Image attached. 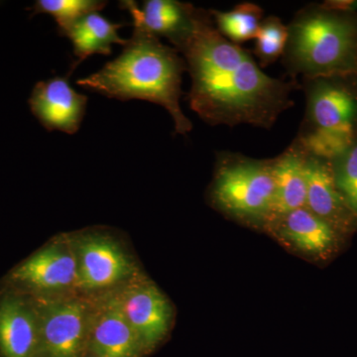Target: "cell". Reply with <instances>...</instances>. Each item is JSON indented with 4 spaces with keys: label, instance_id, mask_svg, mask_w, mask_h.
I'll return each instance as SVG.
<instances>
[{
    "label": "cell",
    "instance_id": "obj_1",
    "mask_svg": "<svg viewBox=\"0 0 357 357\" xmlns=\"http://www.w3.org/2000/svg\"><path fill=\"white\" fill-rule=\"evenodd\" d=\"M192 79L191 109L210 126L270 129L295 102L294 79L265 74L241 45L223 37L211 10L201 8L192 36L178 51Z\"/></svg>",
    "mask_w": 357,
    "mask_h": 357
},
{
    "label": "cell",
    "instance_id": "obj_2",
    "mask_svg": "<svg viewBox=\"0 0 357 357\" xmlns=\"http://www.w3.org/2000/svg\"><path fill=\"white\" fill-rule=\"evenodd\" d=\"M185 59L139 28L122 53L91 76L77 79L81 88L119 100H141L161 105L172 116L175 132L185 135L192 124L181 109Z\"/></svg>",
    "mask_w": 357,
    "mask_h": 357
},
{
    "label": "cell",
    "instance_id": "obj_3",
    "mask_svg": "<svg viewBox=\"0 0 357 357\" xmlns=\"http://www.w3.org/2000/svg\"><path fill=\"white\" fill-rule=\"evenodd\" d=\"M287 29L281 59L291 79L357 73V11L307 4L296 13Z\"/></svg>",
    "mask_w": 357,
    "mask_h": 357
},
{
    "label": "cell",
    "instance_id": "obj_4",
    "mask_svg": "<svg viewBox=\"0 0 357 357\" xmlns=\"http://www.w3.org/2000/svg\"><path fill=\"white\" fill-rule=\"evenodd\" d=\"M306 112L295 138L307 154L333 161L357 136V73L303 79Z\"/></svg>",
    "mask_w": 357,
    "mask_h": 357
},
{
    "label": "cell",
    "instance_id": "obj_5",
    "mask_svg": "<svg viewBox=\"0 0 357 357\" xmlns=\"http://www.w3.org/2000/svg\"><path fill=\"white\" fill-rule=\"evenodd\" d=\"M210 199L213 206L230 217L267 227L274 199L271 159L218 152Z\"/></svg>",
    "mask_w": 357,
    "mask_h": 357
},
{
    "label": "cell",
    "instance_id": "obj_6",
    "mask_svg": "<svg viewBox=\"0 0 357 357\" xmlns=\"http://www.w3.org/2000/svg\"><path fill=\"white\" fill-rule=\"evenodd\" d=\"M39 340L35 357H86L91 307L79 298L37 299Z\"/></svg>",
    "mask_w": 357,
    "mask_h": 357
},
{
    "label": "cell",
    "instance_id": "obj_7",
    "mask_svg": "<svg viewBox=\"0 0 357 357\" xmlns=\"http://www.w3.org/2000/svg\"><path fill=\"white\" fill-rule=\"evenodd\" d=\"M76 253L79 288L102 290L136 276L132 259L112 237L84 234L72 239Z\"/></svg>",
    "mask_w": 357,
    "mask_h": 357
},
{
    "label": "cell",
    "instance_id": "obj_8",
    "mask_svg": "<svg viewBox=\"0 0 357 357\" xmlns=\"http://www.w3.org/2000/svg\"><path fill=\"white\" fill-rule=\"evenodd\" d=\"M14 283L40 293L79 288L76 253L72 239L63 237L41 249L11 272Z\"/></svg>",
    "mask_w": 357,
    "mask_h": 357
},
{
    "label": "cell",
    "instance_id": "obj_9",
    "mask_svg": "<svg viewBox=\"0 0 357 357\" xmlns=\"http://www.w3.org/2000/svg\"><path fill=\"white\" fill-rule=\"evenodd\" d=\"M116 295L124 316L147 356L165 340L170 331L173 319L170 302L156 286L148 282L129 285Z\"/></svg>",
    "mask_w": 357,
    "mask_h": 357
},
{
    "label": "cell",
    "instance_id": "obj_10",
    "mask_svg": "<svg viewBox=\"0 0 357 357\" xmlns=\"http://www.w3.org/2000/svg\"><path fill=\"white\" fill-rule=\"evenodd\" d=\"M69 76L54 77L35 84L30 96L32 114L48 131L75 134L81 128L88 96L77 93Z\"/></svg>",
    "mask_w": 357,
    "mask_h": 357
},
{
    "label": "cell",
    "instance_id": "obj_11",
    "mask_svg": "<svg viewBox=\"0 0 357 357\" xmlns=\"http://www.w3.org/2000/svg\"><path fill=\"white\" fill-rule=\"evenodd\" d=\"M89 354L100 357L146 356L137 335L124 316L116 294L91 307Z\"/></svg>",
    "mask_w": 357,
    "mask_h": 357
},
{
    "label": "cell",
    "instance_id": "obj_12",
    "mask_svg": "<svg viewBox=\"0 0 357 357\" xmlns=\"http://www.w3.org/2000/svg\"><path fill=\"white\" fill-rule=\"evenodd\" d=\"M121 8L132 16L133 27L155 37H165L178 52L192 36L201 8L178 0H146L140 8L137 2L121 1Z\"/></svg>",
    "mask_w": 357,
    "mask_h": 357
},
{
    "label": "cell",
    "instance_id": "obj_13",
    "mask_svg": "<svg viewBox=\"0 0 357 357\" xmlns=\"http://www.w3.org/2000/svg\"><path fill=\"white\" fill-rule=\"evenodd\" d=\"M307 210L328 222L338 234H349L357 227L333 178L331 161L306 152Z\"/></svg>",
    "mask_w": 357,
    "mask_h": 357
},
{
    "label": "cell",
    "instance_id": "obj_14",
    "mask_svg": "<svg viewBox=\"0 0 357 357\" xmlns=\"http://www.w3.org/2000/svg\"><path fill=\"white\" fill-rule=\"evenodd\" d=\"M39 318L34 300L7 295L0 300V357H35Z\"/></svg>",
    "mask_w": 357,
    "mask_h": 357
},
{
    "label": "cell",
    "instance_id": "obj_15",
    "mask_svg": "<svg viewBox=\"0 0 357 357\" xmlns=\"http://www.w3.org/2000/svg\"><path fill=\"white\" fill-rule=\"evenodd\" d=\"M271 163L274 199L269 223L305 208L307 201L306 151L300 143L294 139Z\"/></svg>",
    "mask_w": 357,
    "mask_h": 357
},
{
    "label": "cell",
    "instance_id": "obj_16",
    "mask_svg": "<svg viewBox=\"0 0 357 357\" xmlns=\"http://www.w3.org/2000/svg\"><path fill=\"white\" fill-rule=\"evenodd\" d=\"M300 251L326 257L335 250L340 234L307 208L291 211L268 225Z\"/></svg>",
    "mask_w": 357,
    "mask_h": 357
},
{
    "label": "cell",
    "instance_id": "obj_17",
    "mask_svg": "<svg viewBox=\"0 0 357 357\" xmlns=\"http://www.w3.org/2000/svg\"><path fill=\"white\" fill-rule=\"evenodd\" d=\"M122 26L112 23L100 13H93L79 18L63 32L61 36L68 37L72 41L74 55L77 58L70 66L68 76L72 74L77 65L91 55L109 56L112 53V45L126 46L128 39L121 38L119 34Z\"/></svg>",
    "mask_w": 357,
    "mask_h": 357
},
{
    "label": "cell",
    "instance_id": "obj_18",
    "mask_svg": "<svg viewBox=\"0 0 357 357\" xmlns=\"http://www.w3.org/2000/svg\"><path fill=\"white\" fill-rule=\"evenodd\" d=\"M211 16L218 32L230 42L241 45L255 39L263 18V9L251 2L237 4L229 11L211 9Z\"/></svg>",
    "mask_w": 357,
    "mask_h": 357
},
{
    "label": "cell",
    "instance_id": "obj_19",
    "mask_svg": "<svg viewBox=\"0 0 357 357\" xmlns=\"http://www.w3.org/2000/svg\"><path fill=\"white\" fill-rule=\"evenodd\" d=\"M107 1L102 0H37L32 6V15L45 13L53 16L62 34L79 18L89 13H100Z\"/></svg>",
    "mask_w": 357,
    "mask_h": 357
},
{
    "label": "cell",
    "instance_id": "obj_20",
    "mask_svg": "<svg viewBox=\"0 0 357 357\" xmlns=\"http://www.w3.org/2000/svg\"><path fill=\"white\" fill-rule=\"evenodd\" d=\"M287 38V25L278 16L270 15L262 20L255 36V47L260 68H266L282 58Z\"/></svg>",
    "mask_w": 357,
    "mask_h": 357
},
{
    "label": "cell",
    "instance_id": "obj_21",
    "mask_svg": "<svg viewBox=\"0 0 357 357\" xmlns=\"http://www.w3.org/2000/svg\"><path fill=\"white\" fill-rule=\"evenodd\" d=\"M338 192L357 222V136L344 153L331 161Z\"/></svg>",
    "mask_w": 357,
    "mask_h": 357
},
{
    "label": "cell",
    "instance_id": "obj_22",
    "mask_svg": "<svg viewBox=\"0 0 357 357\" xmlns=\"http://www.w3.org/2000/svg\"><path fill=\"white\" fill-rule=\"evenodd\" d=\"M324 6L335 10L356 13L357 1L356 0H328L323 2Z\"/></svg>",
    "mask_w": 357,
    "mask_h": 357
},
{
    "label": "cell",
    "instance_id": "obj_23",
    "mask_svg": "<svg viewBox=\"0 0 357 357\" xmlns=\"http://www.w3.org/2000/svg\"><path fill=\"white\" fill-rule=\"evenodd\" d=\"M86 357H100V356H93V354H88V356H86Z\"/></svg>",
    "mask_w": 357,
    "mask_h": 357
}]
</instances>
